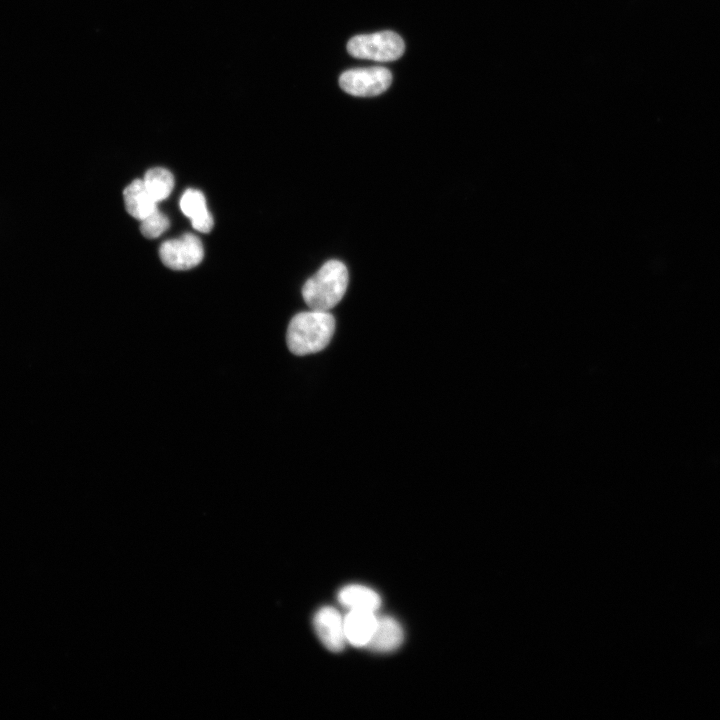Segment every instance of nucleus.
I'll list each match as a JSON object with an SVG mask.
<instances>
[{
	"label": "nucleus",
	"mask_w": 720,
	"mask_h": 720,
	"mask_svg": "<svg viewBox=\"0 0 720 720\" xmlns=\"http://www.w3.org/2000/svg\"><path fill=\"white\" fill-rule=\"evenodd\" d=\"M141 221L140 230L146 238H157L169 228L168 217L158 209Z\"/></svg>",
	"instance_id": "ddd939ff"
},
{
	"label": "nucleus",
	"mask_w": 720,
	"mask_h": 720,
	"mask_svg": "<svg viewBox=\"0 0 720 720\" xmlns=\"http://www.w3.org/2000/svg\"><path fill=\"white\" fill-rule=\"evenodd\" d=\"M404 48L402 38L392 31L357 35L347 43V50L353 57L379 62H388L400 58Z\"/></svg>",
	"instance_id": "7ed1b4c3"
},
{
	"label": "nucleus",
	"mask_w": 720,
	"mask_h": 720,
	"mask_svg": "<svg viewBox=\"0 0 720 720\" xmlns=\"http://www.w3.org/2000/svg\"><path fill=\"white\" fill-rule=\"evenodd\" d=\"M339 602L349 608L375 612L381 605L377 592L369 587L351 584L343 587L338 594Z\"/></svg>",
	"instance_id": "9b49d317"
},
{
	"label": "nucleus",
	"mask_w": 720,
	"mask_h": 720,
	"mask_svg": "<svg viewBox=\"0 0 720 720\" xmlns=\"http://www.w3.org/2000/svg\"><path fill=\"white\" fill-rule=\"evenodd\" d=\"M377 623L373 611L352 609L344 616L346 640L356 647H365L371 639Z\"/></svg>",
	"instance_id": "0eeeda50"
},
{
	"label": "nucleus",
	"mask_w": 720,
	"mask_h": 720,
	"mask_svg": "<svg viewBox=\"0 0 720 720\" xmlns=\"http://www.w3.org/2000/svg\"><path fill=\"white\" fill-rule=\"evenodd\" d=\"M335 331V319L328 311L300 312L290 321L286 341L289 350L298 356L323 350Z\"/></svg>",
	"instance_id": "f257e3e1"
},
{
	"label": "nucleus",
	"mask_w": 720,
	"mask_h": 720,
	"mask_svg": "<svg viewBox=\"0 0 720 720\" xmlns=\"http://www.w3.org/2000/svg\"><path fill=\"white\" fill-rule=\"evenodd\" d=\"M127 212L136 219L143 220L157 209V202L150 195L143 180H134L123 191Z\"/></svg>",
	"instance_id": "9d476101"
},
{
	"label": "nucleus",
	"mask_w": 720,
	"mask_h": 720,
	"mask_svg": "<svg viewBox=\"0 0 720 720\" xmlns=\"http://www.w3.org/2000/svg\"><path fill=\"white\" fill-rule=\"evenodd\" d=\"M315 631L323 645L332 652H340L345 646L344 617L333 607L320 608L314 616Z\"/></svg>",
	"instance_id": "423d86ee"
},
{
	"label": "nucleus",
	"mask_w": 720,
	"mask_h": 720,
	"mask_svg": "<svg viewBox=\"0 0 720 720\" xmlns=\"http://www.w3.org/2000/svg\"><path fill=\"white\" fill-rule=\"evenodd\" d=\"M180 208L183 214L190 219L195 230L207 233L212 229L213 217L207 208L205 196L200 190L192 188L185 190L180 198Z\"/></svg>",
	"instance_id": "6e6552de"
},
{
	"label": "nucleus",
	"mask_w": 720,
	"mask_h": 720,
	"mask_svg": "<svg viewBox=\"0 0 720 720\" xmlns=\"http://www.w3.org/2000/svg\"><path fill=\"white\" fill-rule=\"evenodd\" d=\"M392 82L391 72L384 67L358 68L345 71L339 78L343 91L353 96H376Z\"/></svg>",
	"instance_id": "20e7f679"
},
{
	"label": "nucleus",
	"mask_w": 720,
	"mask_h": 720,
	"mask_svg": "<svg viewBox=\"0 0 720 720\" xmlns=\"http://www.w3.org/2000/svg\"><path fill=\"white\" fill-rule=\"evenodd\" d=\"M146 189L156 202L166 199L174 187V177L165 168L149 169L143 179Z\"/></svg>",
	"instance_id": "f8f14e48"
},
{
	"label": "nucleus",
	"mask_w": 720,
	"mask_h": 720,
	"mask_svg": "<svg viewBox=\"0 0 720 720\" xmlns=\"http://www.w3.org/2000/svg\"><path fill=\"white\" fill-rule=\"evenodd\" d=\"M348 282L346 265L336 259L329 260L304 283L303 299L309 309L329 311L342 300Z\"/></svg>",
	"instance_id": "f03ea898"
},
{
	"label": "nucleus",
	"mask_w": 720,
	"mask_h": 720,
	"mask_svg": "<svg viewBox=\"0 0 720 720\" xmlns=\"http://www.w3.org/2000/svg\"><path fill=\"white\" fill-rule=\"evenodd\" d=\"M159 255L167 267L173 270H187L198 265L204 256L201 240L194 234L186 233L179 238L163 242Z\"/></svg>",
	"instance_id": "39448f33"
},
{
	"label": "nucleus",
	"mask_w": 720,
	"mask_h": 720,
	"mask_svg": "<svg viewBox=\"0 0 720 720\" xmlns=\"http://www.w3.org/2000/svg\"><path fill=\"white\" fill-rule=\"evenodd\" d=\"M403 641V630L400 624L392 617H377L373 635L367 645L369 650L375 652H391L398 648Z\"/></svg>",
	"instance_id": "1a4fd4ad"
}]
</instances>
